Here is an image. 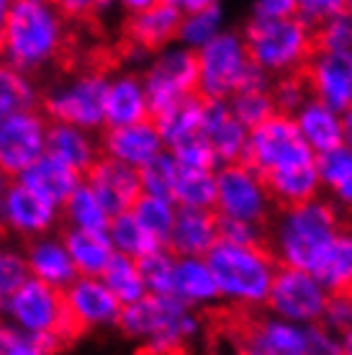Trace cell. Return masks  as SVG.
Masks as SVG:
<instances>
[{
  "mask_svg": "<svg viewBox=\"0 0 352 355\" xmlns=\"http://www.w3.org/2000/svg\"><path fill=\"white\" fill-rule=\"evenodd\" d=\"M219 26H221V6L209 0V6L203 10L191 13V16H183L177 39L185 44V49L198 52L201 46H206L211 42L213 36H219Z\"/></svg>",
  "mask_w": 352,
  "mask_h": 355,
  "instance_id": "cell-38",
  "label": "cell"
},
{
  "mask_svg": "<svg viewBox=\"0 0 352 355\" xmlns=\"http://www.w3.org/2000/svg\"><path fill=\"white\" fill-rule=\"evenodd\" d=\"M306 162H314V152L303 142L299 126L291 116L273 114L260 126L249 129L242 165L247 170H252L257 178L263 173H270V170L306 165Z\"/></svg>",
  "mask_w": 352,
  "mask_h": 355,
  "instance_id": "cell-6",
  "label": "cell"
},
{
  "mask_svg": "<svg viewBox=\"0 0 352 355\" xmlns=\"http://www.w3.org/2000/svg\"><path fill=\"white\" fill-rule=\"evenodd\" d=\"M96 142L100 155H108V157H114L123 165H132L137 170L144 168L165 150L162 137L150 121L123 126V129H100V137Z\"/></svg>",
  "mask_w": 352,
  "mask_h": 355,
  "instance_id": "cell-19",
  "label": "cell"
},
{
  "mask_svg": "<svg viewBox=\"0 0 352 355\" xmlns=\"http://www.w3.org/2000/svg\"><path fill=\"white\" fill-rule=\"evenodd\" d=\"M57 234H60V242L67 250V255H70L80 278L100 281L108 260L114 258V248H111L108 237L88 234V232L72 230V227H64V224H57Z\"/></svg>",
  "mask_w": 352,
  "mask_h": 355,
  "instance_id": "cell-25",
  "label": "cell"
},
{
  "mask_svg": "<svg viewBox=\"0 0 352 355\" xmlns=\"http://www.w3.org/2000/svg\"><path fill=\"white\" fill-rule=\"evenodd\" d=\"M144 121H150V111H147L141 75L123 72L114 83H108L103 129H123V126L144 124Z\"/></svg>",
  "mask_w": 352,
  "mask_h": 355,
  "instance_id": "cell-22",
  "label": "cell"
},
{
  "mask_svg": "<svg viewBox=\"0 0 352 355\" xmlns=\"http://www.w3.org/2000/svg\"><path fill=\"white\" fill-rule=\"evenodd\" d=\"M62 209V216H57L64 227H72V230L88 232V234H98V237H106L108 232V222L111 216L106 214V209L100 206V201L96 198V193L90 191L85 183H80L75 188V193L64 201Z\"/></svg>",
  "mask_w": 352,
  "mask_h": 355,
  "instance_id": "cell-29",
  "label": "cell"
},
{
  "mask_svg": "<svg viewBox=\"0 0 352 355\" xmlns=\"http://www.w3.org/2000/svg\"><path fill=\"white\" fill-rule=\"evenodd\" d=\"M314 168H317L322 188L335 191L344 178L352 175V150L347 147V144H340V147H335V150L322 152V155L314 157Z\"/></svg>",
  "mask_w": 352,
  "mask_h": 355,
  "instance_id": "cell-41",
  "label": "cell"
},
{
  "mask_svg": "<svg viewBox=\"0 0 352 355\" xmlns=\"http://www.w3.org/2000/svg\"><path fill=\"white\" fill-rule=\"evenodd\" d=\"M82 183L96 193L111 219L118 214H129L144 196L139 170L123 165L108 155H98V160L85 170Z\"/></svg>",
  "mask_w": 352,
  "mask_h": 355,
  "instance_id": "cell-13",
  "label": "cell"
},
{
  "mask_svg": "<svg viewBox=\"0 0 352 355\" xmlns=\"http://www.w3.org/2000/svg\"><path fill=\"white\" fill-rule=\"evenodd\" d=\"M203 263L213 275L219 299L239 309H263L273 286L278 263L270 252L237 248L229 242H216Z\"/></svg>",
  "mask_w": 352,
  "mask_h": 355,
  "instance_id": "cell-3",
  "label": "cell"
},
{
  "mask_svg": "<svg viewBox=\"0 0 352 355\" xmlns=\"http://www.w3.org/2000/svg\"><path fill=\"white\" fill-rule=\"evenodd\" d=\"M21 255H24V263L28 268V275L34 281L52 286V288L64 291L80 278L64 245L54 237H39L34 242H26L21 248Z\"/></svg>",
  "mask_w": 352,
  "mask_h": 355,
  "instance_id": "cell-20",
  "label": "cell"
},
{
  "mask_svg": "<svg viewBox=\"0 0 352 355\" xmlns=\"http://www.w3.org/2000/svg\"><path fill=\"white\" fill-rule=\"evenodd\" d=\"M173 204L177 209H213L216 206V170H195L177 165Z\"/></svg>",
  "mask_w": 352,
  "mask_h": 355,
  "instance_id": "cell-30",
  "label": "cell"
},
{
  "mask_svg": "<svg viewBox=\"0 0 352 355\" xmlns=\"http://www.w3.org/2000/svg\"><path fill=\"white\" fill-rule=\"evenodd\" d=\"M16 329L8 327L6 322L0 320V355H6V350H8L10 345H13V340H16Z\"/></svg>",
  "mask_w": 352,
  "mask_h": 355,
  "instance_id": "cell-48",
  "label": "cell"
},
{
  "mask_svg": "<svg viewBox=\"0 0 352 355\" xmlns=\"http://www.w3.org/2000/svg\"><path fill=\"white\" fill-rule=\"evenodd\" d=\"M270 101H273L275 114L291 116V119L299 114L301 108L311 101L303 70L299 67V70L283 72V75L270 78Z\"/></svg>",
  "mask_w": 352,
  "mask_h": 355,
  "instance_id": "cell-37",
  "label": "cell"
},
{
  "mask_svg": "<svg viewBox=\"0 0 352 355\" xmlns=\"http://www.w3.org/2000/svg\"><path fill=\"white\" fill-rule=\"evenodd\" d=\"M183 24V10L175 0H150L141 10L123 13L118 39L134 49H139L144 57L162 54L180 34Z\"/></svg>",
  "mask_w": 352,
  "mask_h": 355,
  "instance_id": "cell-11",
  "label": "cell"
},
{
  "mask_svg": "<svg viewBox=\"0 0 352 355\" xmlns=\"http://www.w3.org/2000/svg\"><path fill=\"white\" fill-rule=\"evenodd\" d=\"M173 296L183 302L188 309L193 306H213L219 302V288L213 284V275L203 260L188 258L175 260L173 273Z\"/></svg>",
  "mask_w": 352,
  "mask_h": 355,
  "instance_id": "cell-28",
  "label": "cell"
},
{
  "mask_svg": "<svg viewBox=\"0 0 352 355\" xmlns=\"http://www.w3.org/2000/svg\"><path fill=\"white\" fill-rule=\"evenodd\" d=\"M293 121L299 126V134L303 137V142L308 144V150L314 152V157L344 144L342 116H337L335 111L322 106L319 101H308L306 106L293 116Z\"/></svg>",
  "mask_w": 352,
  "mask_h": 355,
  "instance_id": "cell-27",
  "label": "cell"
},
{
  "mask_svg": "<svg viewBox=\"0 0 352 355\" xmlns=\"http://www.w3.org/2000/svg\"><path fill=\"white\" fill-rule=\"evenodd\" d=\"M342 142L352 150V108L342 114Z\"/></svg>",
  "mask_w": 352,
  "mask_h": 355,
  "instance_id": "cell-49",
  "label": "cell"
},
{
  "mask_svg": "<svg viewBox=\"0 0 352 355\" xmlns=\"http://www.w3.org/2000/svg\"><path fill=\"white\" fill-rule=\"evenodd\" d=\"M67 39H70L67 26L54 13L52 3H36V0L8 3L6 64L21 72L28 83L44 70L54 75Z\"/></svg>",
  "mask_w": 352,
  "mask_h": 355,
  "instance_id": "cell-1",
  "label": "cell"
},
{
  "mask_svg": "<svg viewBox=\"0 0 352 355\" xmlns=\"http://www.w3.org/2000/svg\"><path fill=\"white\" fill-rule=\"evenodd\" d=\"M219 242V214L213 209H177L165 252L175 260H203Z\"/></svg>",
  "mask_w": 352,
  "mask_h": 355,
  "instance_id": "cell-16",
  "label": "cell"
},
{
  "mask_svg": "<svg viewBox=\"0 0 352 355\" xmlns=\"http://www.w3.org/2000/svg\"><path fill=\"white\" fill-rule=\"evenodd\" d=\"M311 101L342 116L352 108V52L319 54L301 64Z\"/></svg>",
  "mask_w": 352,
  "mask_h": 355,
  "instance_id": "cell-15",
  "label": "cell"
},
{
  "mask_svg": "<svg viewBox=\"0 0 352 355\" xmlns=\"http://www.w3.org/2000/svg\"><path fill=\"white\" fill-rule=\"evenodd\" d=\"M26 111H36L34 85L18 70L3 62L0 64V121Z\"/></svg>",
  "mask_w": 352,
  "mask_h": 355,
  "instance_id": "cell-34",
  "label": "cell"
},
{
  "mask_svg": "<svg viewBox=\"0 0 352 355\" xmlns=\"http://www.w3.org/2000/svg\"><path fill=\"white\" fill-rule=\"evenodd\" d=\"M260 183H263L265 196H267V201H270L275 214L299 209V206L319 198V191H322L314 162L263 173Z\"/></svg>",
  "mask_w": 352,
  "mask_h": 355,
  "instance_id": "cell-17",
  "label": "cell"
},
{
  "mask_svg": "<svg viewBox=\"0 0 352 355\" xmlns=\"http://www.w3.org/2000/svg\"><path fill=\"white\" fill-rule=\"evenodd\" d=\"M6 355H62V347L49 335H16Z\"/></svg>",
  "mask_w": 352,
  "mask_h": 355,
  "instance_id": "cell-45",
  "label": "cell"
},
{
  "mask_svg": "<svg viewBox=\"0 0 352 355\" xmlns=\"http://www.w3.org/2000/svg\"><path fill=\"white\" fill-rule=\"evenodd\" d=\"M108 83L111 80L100 75H82L54 88H44L42 93H36V111L49 124L75 126L80 132L103 129Z\"/></svg>",
  "mask_w": 352,
  "mask_h": 355,
  "instance_id": "cell-5",
  "label": "cell"
},
{
  "mask_svg": "<svg viewBox=\"0 0 352 355\" xmlns=\"http://www.w3.org/2000/svg\"><path fill=\"white\" fill-rule=\"evenodd\" d=\"M6 24H8V3L0 0V64L6 60Z\"/></svg>",
  "mask_w": 352,
  "mask_h": 355,
  "instance_id": "cell-47",
  "label": "cell"
},
{
  "mask_svg": "<svg viewBox=\"0 0 352 355\" xmlns=\"http://www.w3.org/2000/svg\"><path fill=\"white\" fill-rule=\"evenodd\" d=\"M64 299L70 304L75 320L85 327V332H90L98 324H114L121 314V304L116 302L100 281L78 278L70 288H64Z\"/></svg>",
  "mask_w": 352,
  "mask_h": 355,
  "instance_id": "cell-23",
  "label": "cell"
},
{
  "mask_svg": "<svg viewBox=\"0 0 352 355\" xmlns=\"http://www.w3.org/2000/svg\"><path fill=\"white\" fill-rule=\"evenodd\" d=\"M46 119L39 111L0 121V173L13 183L44 155Z\"/></svg>",
  "mask_w": 352,
  "mask_h": 355,
  "instance_id": "cell-12",
  "label": "cell"
},
{
  "mask_svg": "<svg viewBox=\"0 0 352 355\" xmlns=\"http://www.w3.org/2000/svg\"><path fill=\"white\" fill-rule=\"evenodd\" d=\"M311 275L317 278L329 299L352 302V227L344 224L332 237V242L319 255Z\"/></svg>",
  "mask_w": 352,
  "mask_h": 355,
  "instance_id": "cell-21",
  "label": "cell"
},
{
  "mask_svg": "<svg viewBox=\"0 0 352 355\" xmlns=\"http://www.w3.org/2000/svg\"><path fill=\"white\" fill-rule=\"evenodd\" d=\"M344 10H347V3L342 0H301L296 3V18L306 28L322 26L324 21L340 16Z\"/></svg>",
  "mask_w": 352,
  "mask_h": 355,
  "instance_id": "cell-43",
  "label": "cell"
},
{
  "mask_svg": "<svg viewBox=\"0 0 352 355\" xmlns=\"http://www.w3.org/2000/svg\"><path fill=\"white\" fill-rule=\"evenodd\" d=\"M21 186H26L28 191H34L36 196H42L44 201L52 206H64V201L75 193V188L82 183V178L64 162L54 160L49 155H42L31 168L18 178Z\"/></svg>",
  "mask_w": 352,
  "mask_h": 355,
  "instance_id": "cell-24",
  "label": "cell"
},
{
  "mask_svg": "<svg viewBox=\"0 0 352 355\" xmlns=\"http://www.w3.org/2000/svg\"><path fill=\"white\" fill-rule=\"evenodd\" d=\"M201 124L219 168H224V165H242L249 132L231 116L229 106L224 101H203Z\"/></svg>",
  "mask_w": 352,
  "mask_h": 355,
  "instance_id": "cell-18",
  "label": "cell"
},
{
  "mask_svg": "<svg viewBox=\"0 0 352 355\" xmlns=\"http://www.w3.org/2000/svg\"><path fill=\"white\" fill-rule=\"evenodd\" d=\"M342 350H344V355H352V327L347 329V332H344L342 338Z\"/></svg>",
  "mask_w": 352,
  "mask_h": 355,
  "instance_id": "cell-50",
  "label": "cell"
},
{
  "mask_svg": "<svg viewBox=\"0 0 352 355\" xmlns=\"http://www.w3.org/2000/svg\"><path fill=\"white\" fill-rule=\"evenodd\" d=\"M28 268L24 263V255L18 250L0 248V314H6V304L13 293L26 284Z\"/></svg>",
  "mask_w": 352,
  "mask_h": 355,
  "instance_id": "cell-42",
  "label": "cell"
},
{
  "mask_svg": "<svg viewBox=\"0 0 352 355\" xmlns=\"http://www.w3.org/2000/svg\"><path fill=\"white\" fill-rule=\"evenodd\" d=\"M8 183H10L8 178H6L3 173H0V198H3V193H6V188H8Z\"/></svg>",
  "mask_w": 352,
  "mask_h": 355,
  "instance_id": "cell-51",
  "label": "cell"
},
{
  "mask_svg": "<svg viewBox=\"0 0 352 355\" xmlns=\"http://www.w3.org/2000/svg\"><path fill=\"white\" fill-rule=\"evenodd\" d=\"M213 211L224 219L270 227L273 206L265 196L260 178L245 165H224L216 170V206Z\"/></svg>",
  "mask_w": 352,
  "mask_h": 355,
  "instance_id": "cell-9",
  "label": "cell"
},
{
  "mask_svg": "<svg viewBox=\"0 0 352 355\" xmlns=\"http://www.w3.org/2000/svg\"><path fill=\"white\" fill-rule=\"evenodd\" d=\"M198 96L203 101H229L245 83L252 62L247 60L242 36L229 34L213 36L198 49Z\"/></svg>",
  "mask_w": 352,
  "mask_h": 355,
  "instance_id": "cell-7",
  "label": "cell"
},
{
  "mask_svg": "<svg viewBox=\"0 0 352 355\" xmlns=\"http://www.w3.org/2000/svg\"><path fill=\"white\" fill-rule=\"evenodd\" d=\"M106 237H108V242H111L114 252L126 255V258H132V260H141V258H147V255H152V252L162 250L147 232L141 230L132 211L114 216V219L108 222Z\"/></svg>",
  "mask_w": 352,
  "mask_h": 355,
  "instance_id": "cell-31",
  "label": "cell"
},
{
  "mask_svg": "<svg viewBox=\"0 0 352 355\" xmlns=\"http://www.w3.org/2000/svg\"><path fill=\"white\" fill-rule=\"evenodd\" d=\"M231 116L237 119L239 124L245 126L247 132L255 129L275 114L273 101H270V83L267 85H247L239 88L234 96L227 101Z\"/></svg>",
  "mask_w": 352,
  "mask_h": 355,
  "instance_id": "cell-33",
  "label": "cell"
},
{
  "mask_svg": "<svg viewBox=\"0 0 352 355\" xmlns=\"http://www.w3.org/2000/svg\"><path fill=\"white\" fill-rule=\"evenodd\" d=\"M147 111L150 116L175 103L185 96L198 93V54L193 49H165L155 57L150 70L141 75Z\"/></svg>",
  "mask_w": 352,
  "mask_h": 355,
  "instance_id": "cell-10",
  "label": "cell"
},
{
  "mask_svg": "<svg viewBox=\"0 0 352 355\" xmlns=\"http://www.w3.org/2000/svg\"><path fill=\"white\" fill-rule=\"evenodd\" d=\"M100 284L106 286L111 296L121 306H129V304L139 302L141 296L147 293L144 284H141L139 268H137V260L126 258V255H118L114 252V258L108 260L106 270L100 275Z\"/></svg>",
  "mask_w": 352,
  "mask_h": 355,
  "instance_id": "cell-32",
  "label": "cell"
},
{
  "mask_svg": "<svg viewBox=\"0 0 352 355\" xmlns=\"http://www.w3.org/2000/svg\"><path fill=\"white\" fill-rule=\"evenodd\" d=\"M141 284L152 296H173V273H175V258L165 250H157L147 258L137 260Z\"/></svg>",
  "mask_w": 352,
  "mask_h": 355,
  "instance_id": "cell-40",
  "label": "cell"
},
{
  "mask_svg": "<svg viewBox=\"0 0 352 355\" xmlns=\"http://www.w3.org/2000/svg\"><path fill=\"white\" fill-rule=\"evenodd\" d=\"M326 304H329V296L311 273L293 270V268H278L263 309H267L273 317L288 322V324L306 327V324L322 322Z\"/></svg>",
  "mask_w": 352,
  "mask_h": 355,
  "instance_id": "cell-8",
  "label": "cell"
},
{
  "mask_svg": "<svg viewBox=\"0 0 352 355\" xmlns=\"http://www.w3.org/2000/svg\"><path fill=\"white\" fill-rule=\"evenodd\" d=\"M303 355H344L342 340L332 335L324 324H306L303 327Z\"/></svg>",
  "mask_w": 352,
  "mask_h": 355,
  "instance_id": "cell-44",
  "label": "cell"
},
{
  "mask_svg": "<svg viewBox=\"0 0 352 355\" xmlns=\"http://www.w3.org/2000/svg\"><path fill=\"white\" fill-rule=\"evenodd\" d=\"M291 16H296V0H263V3H255L249 18L278 21V18H291Z\"/></svg>",
  "mask_w": 352,
  "mask_h": 355,
  "instance_id": "cell-46",
  "label": "cell"
},
{
  "mask_svg": "<svg viewBox=\"0 0 352 355\" xmlns=\"http://www.w3.org/2000/svg\"><path fill=\"white\" fill-rule=\"evenodd\" d=\"M0 214L8 224L10 234L18 242V252L26 242L46 237L52 227H57V206L44 201L42 196L21 186L18 180L8 183L6 193L0 198Z\"/></svg>",
  "mask_w": 352,
  "mask_h": 355,
  "instance_id": "cell-14",
  "label": "cell"
},
{
  "mask_svg": "<svg viewBox=\"0 0 352 355\" xmlns=\"http://www.w3.org/2000/svg\"><path fill=\"white\" fill-rule=\"evenodd\" d=\"M132 214H134V219L139 222L141 230L147 232L152 240L165 250L170 232H173V224H175L177 206L170 204V201H165V198L141 196L139 201H137V206L132 209Z\"/></svg>",
  "mask_w": 352,
  "mask_h": 355,
  "instance_id": "cell-35",
  "label": "cell"
},
{
  "mask_svg": "<svg viewBox=\"0 0 352 355\" xmlns=\"http://www.w3.org/2000/svg\"><path fill=\"white\" fill-rule=\"evenodd\" d=\"M308 44H311V60L319 54L352 52V13L350 8L340 16L324 21L322 26L308 28Z\"/></svg>",
  "mask_w": 352,
  "mask_h": 355,
  "instance_id": "cell-36",
  "label": "cell"
},
{
  "mask_svg": "<svg viewBox=\"0 0 352 355\" xmlns=\"http://www.w3.org/2000/svg\"><path fill=\"white\" fill-rule=\"evenodd\" d=\"M44 155L54 160L70 165L80 178L85 175V170L98 160V142L85 132H80L75 126L64 124H49L46 121L44 134Z\"/></svg>",
  "mask_w": 352,
  "mask_h": 355,
  "instance_id": "cell-26",
  "label": "cell"
},
{
  "mask_svg": "<svg viewBox=\"0 0 352 355\" xmlns=\"http://www.w3.org/2000/svg\"><path fill=\"white\" fill-rule=\"evenodd\" d=\"M239 36L245 44L247 60L270 78L299 70L301 64L311 60L308 28L296 16L278 21L247 18Z\"/></svg>",
  "mask_w": 352,
  "mask_h": 355,
  "instance_id": "cell-4",
  "label": "cell"
},
{
  "mask_svg": "<svg viewBox=\"0 0 352 355\" xmlns=\"http://www.w3.org/2000/svg\"><path fill=\"white\" fill-rule=\"evenodd\" d=\"M175 175H177L175 157H173L168 150H162L155 160H150L144 168H139L144 196L165 198V201L173 204V186H175Z\"/></svg>",
  "mask_w": 352,
  "mask_h": 355,
  "instance_id": "cell-39",
  "label": "cell"
},
{
  "mask_svg": "<svg viewBox=\"0 0 352 355\" xmlns=\"http://www.w3.org/2000/svg\"><path fill=\"white\" fill-rule=\"evenodd\" d=\"M342 227L344 222L335 204L319 196L299 209L275 214L267 227L270 255L275 258L278 268L311 273L319 255Z\"/></svg>",
  "mask_w": 352,
  "mask_h": 355,
  "instance_id": "cell-2",
  "label": "cell"
}]
</instances>
